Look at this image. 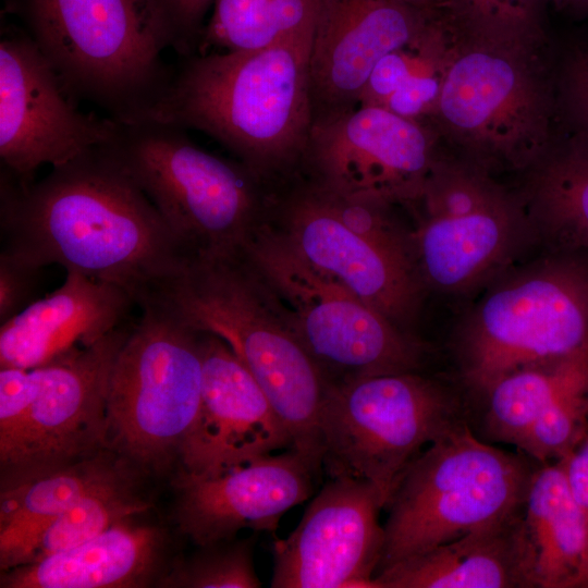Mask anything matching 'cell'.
<instances>
[{
  "instance_id": "cell-1",
  "label": "cell",
  "mask_w": 588,
  "mask_h": 588,
  "mask_svg": "<svg viewBox=\"0 0 588 588\" xmlns=\"http://www.w3.org/2000/svg\"><path fill=\"white\" fill-rule=\"evenodd\" d=\"M106 144L36 182L1 169L0 254L115 284L140 306L193 256Z\"/></svg>"
},
{
  "instance_id": "cell-2",
  "label": "cell",
  "mask_w": 588,
  "mask_h": 588,
  "mask_svg": "<svg viewBox=\"0 0 588 588\" xmlns=\"http://www.w3.org/2000/svg\"><path fill=\"white\" fill-rule=\"evenodd\" d=\"M317 5L274 42L182 58L150 118L207 134L258 177L302 161L314 122Z\"/></svg>"
},
{
  "instance_id": "cell-3",
  "label": "cell",
  "mask_w": 588,
  "mask_h": 588,
  "mask_svg": "<svg viewBox=\"0 0 588 588\" xmlns=\"http://www.w3.org/2000/svg\"><path fill=\"white\" fill-rule=\"evenodd\" d=\"M271 294L240 252L193 256L148 299L193 330L222 339L264 391L293 448L315 456L330 383Z\"/></svg>"
},
{
  "instance_id": "cell-4",
  "label": "cell",
  "mask_w": 588,
  "mask_h": 588,
  "mask_svg": "<svg viewBox=\"0 0 588 588\" xmlns=\"http://www.w3.org/2000/svg\"><path fill=\"white\" fill-rule=\"evenodd\" d=\"M451 37L440 96L427 121L462 158L488 172L525 173L561 134L549 41Z\"/></svg>"
},
{
  "instance_id": "cell-5",
  "label": "cell",
  "mask_w": 588,
  "mask_h": 588,
  "mask_svg": "<svg viewBox=\"0 0 588 588\" xmlns=\"http://www.w3.org/2000/svg\"><path fill=\"white\" fill-rule=\"evenodd\" d=\"M26 15L71 97L118 123L150 118L174 72L155 0H26Z\"/></svg>"
},
{
  "instance_id": "cell-6",
  "label": "cell",
  "mask_w": 588,
  "mask_h": 588,
  "mask_svg": "<svg viewBox=\"0 0 588 588\" xmlns=\"http://www.w3.org/2000/svg\"><path fill=\"white\" fill-rule=\"evenodd\" d=\"M588 345V257L553 253L491 287L466 314L451 351L469 411L504 376Z\"/></svg>"
},
{
  "instance_id": "cell-7",
  "label": "cell",
  "mask_w": 588,
  "mask_h": 588,
  "mask_svg": "<svg viewBox=\"0 0 588 588\" xmlns=\"http://www.w3.org/2000/svg\"><path fill=\"white\" fill-rule=\"evenodd\" d=\"M539 464L522 452L488 444L469 424L430 444L405 469L384 507L388 518L376 574L523 513Z\"/></svg>"
},
{
  "instance_id": "cell-8",
  "label": "cell",
  "mask_w": 588,
  "mask_h": 588,
  "mask_svg": "<svg viewBox=\"0 0 588 588\" xmlns=\"http://www.w3.org/2000/svg\"><path fill=\"white\" fill-rule=\"evenodd\" d=\"M115 359L107 448L140 477L177 471L201 392L200 333L148 299Z\"/></svg>"
},
{
  "instance_id": "cell-9",
  "label": "cell",
  "mask_w": 588,
  "mask_h": 588,
  "mask_svg": "<svg viewBox=\"0 0 588 588\" xmlns=\"http://www.w3.org/2000/svg\"><path fill=\"white\" fill-rule=\"evenodd\" d=\"M465 424L469 407L457 384L421 371L332 384L319 422L322 469L369 482L384 509L408 465Z\"/></svg>"
},
{
  "instance_id": "cell-10",
  "label": "cell",
  "mask_w": 588,
  "mask_h": 588,
  "mask_svg": "<svg viewBox=\"0 0 588 588\" xmlns=\"http://www.w3.org/2000/svg\"><path fill=\"white\" fill-rule=\"evenodd\" d=\"M106 147L192 256L240 253L261 208L259 179L157 120L118 123Z\"/></svg>"
},
{
  "instance_id": "cell-11",
  "label": "cell",
  "mask_w": 588,
  "mask_h": 588,
  "mask_svg": "<svg viewBox=\"0 0 588 588\" xmlns=\"http://www.w3.org/2000/svg\"><path fill=\"white\" fill-rule=\"evenodd\" d=\"M242 254L279 299L330 385L421 371L425 344L311 265L285 233L257 226Z\"/></svg>"
},
{
  "instance_id": "cell-12",
  "label": "cell",
  "mask_w": 588,
  "mask_h": 588,
  "mask_svg": "<svg viewBox=\"0 0 588 588\" xmlns=\"http://www.w3.org/2000/svg\"><path fill=\"white\" fill-rule=\"evenodd\" d=\"M391 206L311 183L285 203L284 233L311 265L408 331L425 283L412 235L392 218Z\"/></svg>"
},
{
  "instance_id": "cell-13",
  "label": "cell",
  "mask_w": 588,
  "mask_h": 588,
  "mask_svg": "<svg viewBox=\"0 0 588 588\" xmlns=\"http://www.w3.org/2000/svg\"><path fill=\"white\" fill-rule=\"evenodd\" d=\"M415 204L417 266L424 283L442 292L477 287L537 238L519 195L462 157L440 156Z\"/></svg>"
},
{
  "instance_id": "cell-14",
  "label": "cell",
  "mask_w": 588,
  "mask_h": 588,
  "mask_svg": "<svg viewBox=\"0 0 588 588\" xmlns=\"http://www.w3.org/2000/svg\"><path fill=\"white\" fill-rule=\"evenodd\" d=\"M134 322L32 369L35 392L17 431L0 449V488L45 475L107 448L112 369Z\"/></svg>"
},
{
  "instance_id": "cell-15",
  "label": "cell",
  "mask_w": 588,
  "mask_h": 588,
  "mask_svg": "<svg viewBox=\"0 0 588 588\" xmlns=\"http://www.w3.org/2000/svg\"><path fill=\"white\" fill-rule=\"evenodd\" d=\"M428 122L357 105L314 120L302 158L313 184L353 198L414 205L441 156Z\"/></svg>"
},
{
  "instance_id": "cell-16",
  "label": "cell",
  "mask_w": 588,
  "mask_h": 588,
  "mask_svg": "<svg viewBox=\"0 0 588 588\" xmlns=\"http://www.w3.org/2000/svg\"><path fill=\"white\" fill-rule=\"evenodd\" d=\"M30 36L0 41V159L28 183L44 164L61 166L108 143L118 122L82 112Z\"/></svg>"
},
{
  "instance_id": "cell-17",
  "label": "cell",
  "mask_w": 588,
  "mask_h": 588,
  "mask_svg": "<svg viewBox=\"0 0 588 588\" xmlns=\"http://www.w3.org/2000/svg\"><path fill=\"white\" fill-rule=\"evenodd\" d=\"M381 498L369 482L332 477L296 528L273 544L272 588H375L384 542Z\"/></svg>"
},
{
  "instance_id": "cell-18",
  "label": "cell",
  "mask_w": 588,
  "mask_h": 588,
  "mask_svg": "<svg viewBox=\"0 0 588 588\" xmlns=\"http://www.w3.org/2000/svg\"><path fill=\"white\" fill-rule=\"evenodd\" d=\"M320 470L291 448L217 476L177 473L171 480L174 523L195 546L235 538L245 528L274 532L283 514L311 495Z\"/></svg>"
},
{
  "instance_id": "cell-19",
  "label": "cell",
  "mask_w": 588,
  "mask_h": 588,
  "mask_svg": "<svg viewBox=\"0 0 588 588\" xmlns=\"http://www.w3.org/2000/svg\"><path fill=\"white\" fill-rule=\"evenodd\" d=\"M199 333V413L175 474L217 476L293 448L287 428L232 348L217 335Z\"/></svg>"
},
{
  "instance_id": "cell-20",
  "label": "cell",
  "mask_w": 588,
  "mask_h": 588,
  "mask_svg": "<svg viewBox=\"0 0 588 588\" xmlns=\"http://www.w3.org/2000/svg\"><path fill=\"white\" fill-rule=\"evenodd\" d=\"M430 16L404 0H318L310 54L314 120L356 107L376 63L412 44Z\"/></svg>"
},
{
  "instance_id": "cell-21",
  "label": "cell",
  "mask_w": 588,
  "mask_h": 588,
  "mask_svg": "<svg viewBox=\"0 0 588 588\" xmlns=\"http://www.w3.org/2000/svg\"><path fill=\"white\" fill-rule=\"evenodd\" d=\"M124 289L66 271L60 287L0 326V368L33 369L87 347L128 321Z\"/></svg>"
},
{
  "instance_id": "cell-22",
  "label": "cell",
  "mask_w": 588,
  "mask_h": 588,
  "mask_svg": "<svg viewBox=\"0 0 588 588\" xmlns=\"http://www.w3.org/2000/svg\"><path fill=\"white\" fill-rule=\"evenodd\" d=\"M142 515L70 550L2 571L0 588L159 587L175 556L167 530L139 520Z\"/></svg>"
},
{
  "instance_id": "cell-23",
  "label": "cell",
  "mask_w": 588,
  "mask_h": 588,
  "mask_svg": "<svg viewBox=\"0 0 588 588\" xmlns=\"http://www.w3.org/2000/svg\"><path fill=\"white\" fill-rule=\"evenodd\" d=\"M523 513L382 568L375 588H535Z\"/></svg>"
},
{
  "instance_id": "cell-24",
  "label": "cell",
  "mask_w": 588,
  "mask_h": 588,
  "mask_svg": "<svg viewBox=\"0 0 588 588\" xmlns=\"http://www.w3.org/2000/svg\"><path fill=\"white\" fill-rule=\"evenodd\" d=\"M525 175L519 197L536 237L553 253L588 257V145L562 131Z\"/></svg>"
},
{
  "instance_id": "cell-25",
  "label": "cell",
  "mask_w": 588,
  "mask_h": 588,
  "mask_svg": "<svg viewBox=\"0 0 588 588\" xmlns=\"http://www.w3.org/2000/svg\"><path fill=\"white\" fill-rule=\"evenodd\" d=\"M537 588H571L588 544V523L566 474V458L539 464L523 513Z\"/></svg>"
},
{
  "instance_id": "cell-26",
  "label": "cell",
  "mask_w": 588,
  "mask_h": 588,
  "mask_svg": "<svg viewBox=\"0 0 588 588\" xmlns=\"http://www.w3.org/2000/svg\"><path fill=\"white\" fill-rule=\"evenodd\" d=\"M132 479L143 477L106 448L39 477L0 488V547L87 494Z\"/></svg>"
},
{
  "instance_id": "cell-27",
  "label": "cell",
  "mask_w": 588,
  "mask_h": 588,
  "mask_svg": "<svg viewBox=\"0 0 588 588\" xmlns=\"http://www.w3.org/2000/svg\"><path fill=\"white\" fill-rule=\"evenodd\" d=\"M126 480L82 498L63 512L33 526L0 547V571L39 562L70 550L126 518L145 514L152 503Z\"/></svg>"
},
{
  "instance_id": "cell-28",
  "label": "cell",
  "mask_w": 588,
  "mask_h": 588,
  "mask_svg": "<svg viewBox=\"0 0 588 588\" xmlns=\"http://www.w3.org/2000/svg\"><path fill=\"white\" fill-rule=\"evenodd\" d=\"M588 364V345L556 360L515 370L471 408L469 422L483 440L517 445L558 393Z\"/></svg>"
},
{
  "instance_id": "cell-29",
  "label": "cell",
  "mask_w": 588,
  "mask_h": 588,
  "mask_svg": "<svg viewBox=\"0 0 588 588\" xmlns=\"http://www.w3.org/2000/svg\"><path fill=\"white\" fill-rule=\"evenodd\" d=\"M318 0H215L196 53L264 48L297 27Z\"/></svg>"
},
{
  "instance_id": "cell-30",
  "label": "cell",
  "mask_w": 588,
  "mask_h": 588,
  "mask_svg": "<svg viewBox=\"0 0 588 588\" xmlns=\"http://www.w3.org/2000/svg\"><path fill=\"white\" fill-rule=\"evenodd\" d=\"M548 0H443L433 13L455 36L503 44L549 41Z\"/></svg>"
},
{
  "instance_id": "cell-31",
  "label": "cell",
  "mask_w": 588,
  "mask_h": 588,
  "mask_svg": "<svg viewBox=\"0 0 588 588\" xmlns=\"http://www.w3.org/2000/svg\"><path fill=\"white\" fill-rule=\"evenodd\" d=\"M255 536L206 546L175 556L161 579V588H259L254 566Z\"/></svg>"
},
{
  "instance_id": "cell-32",
  "label": "cell",
  "mask_w": 588,
  "mask_h": 588,
  "mask_svg": "<svg viewBox=\"0 0 588 588\" xmlns=\"http://www.w3.org/2000/svg\"><path fill=\"white\" fill-rule=\"evenodd\" d=\"M588 429V364L558 393L516 448L544 464L568 457Z\"/></svg>"
},
{
  "instance_id": "cell-33",
  "label": "cell",
  "mask_w": 588,
  "mask_h": 588,
  "mask_svg": "<svg viewBox=\"0 0 588 588\" xmlns=\"http://www.w3.org/2000/svg\"><path fill=\"white\" fill-rule=\"evenodd\" d=\"M561 130L588 145V44L574 42L556 61Z\"/></svg>"
},
{
  "instance_id": "cell-34",
  "label": "cell",
  "mask_w": 588,
  "mask_h": 588,
  "mask_svg": "<svg viewBox=\"0 0 588 588\" xmlns=\"http://www.w3.org/2000/svg\"><path fill=\"white\" fill-rule=\"evenodd\" d=\"M168 48L182 58L197 52L215 0H155Z\"/></svg>"
},
{
  "instance_id": "cell-35",
  "label": "cell",
  "mask_w": 588,
  "mask_h": 588,
  "mask_svg": "<svg viewBox=\"0 0 588 588\" xmlns=\"http://www.w3.org/2000/svg\"><path fill=\"white\" fill-rule=\"evenodd\" d=\"M35 392L32 369L0 368V448L14 437Z\"/></svg>"
},
{
  "instance_id": "cell-36",
  "label": "cell",
  "mask_w": 588,
  "mask_h": 588,
  "mask_svg": "<svg viewBox=\"0 0 588 588\" xmlns=\"http://www.w3.org/2000/svg\"><path fill=\"white\" fill-rule=\"evenodd\" d=\"M40 270L0 254V323L19 315L37 299Z\"/></svg>"
},
{
  "instance_id": "cell-37",
  "label": "cell",
  "mask_w": 588,
  "mask_h": 588,
  "mask_svg": "<svg viewBox=\"0 0 588 588\" xmlns=\"http://www.w3.org/2000/svg\"><path fill=\"white\" fill-rule=\"evenodd\" d=\"M566 474L588 523V429L578 446L566 457Z\"/></svg>"
},
{
  "instance_id": "cell-38",
  "label": "cell",
  "mask_w": 588,
  "mask_h": 588,
  "mask_svg": "<svg viewBox=\"0 0 588 588\" xmlns=\"http://www.w3.org/2000/svg\"><path fill=\"white\" fill-rule=\"evenodd\" d=\"M548 2L573 16H588V0H548Z\"/></svg>"
},
{
  "instance_id": "cell-39",
  "label": "cell",
  "mask_w": 588,
  "mask_h": 588,
  "mask_svg": "<svg viewBox=\"0 0 588 588\" xmlns=\"http://www.w3.org/2000/svg\"><path fill=\"white\" fill-rule=\"evenodd\" d=\"M588 584V544L585 551L581 566L575 579L573 580L571 588H586Z\"/></svg>"
},
{
  "instance_id": "cell-40",
  "label": "cell",
  "mask_w": 588,
  "mask_h": 588,
  "mask_svg": "<svg viewBox=\"0 0 588 588\" xmlns=\"http://www.w3.org/2000/svg\"><path fill=\"white\" fill-rule=\"evenodd\" d=\"M415 9L427 14H433L443 0H404Z\"/></svg>"
},
{
  "instance_id": "cell-41",
  "label": "cell",
  "mask_w": 588,
  "mask_h": 588,
  "mask_svg": "<svg viewBox=\"0 0 588 588\" xmlns=\"http://www.w3.org/2000/svg\"><path fill=\"white\" fill-rule=\"evenodd\" d=\"M586 588H588V584H587Z\"/></svg>"
}]
</instances>
